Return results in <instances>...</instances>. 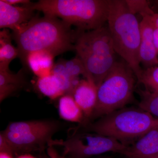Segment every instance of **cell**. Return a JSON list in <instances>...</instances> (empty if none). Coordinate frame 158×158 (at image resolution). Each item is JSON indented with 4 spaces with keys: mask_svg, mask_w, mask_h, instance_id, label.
I'll list each match as a JSON object with an SVG mask.
<instances>
[{
    "mask_svg": "<svg viewBox=\"0 0 158 158\" xmlns=\"http://www.w3.org/2000/svg\"><path fill=\"white\" fill-rule=\"evenodd\" d=\"M62 19L50 15L34 16L27 23L13 31L17 44L19 56L25 65L29 54L45 51L55 56L74 50L77 31Z\"/></svg>",
    "mask_w": 158,
    "mask_h": 158,
    "instance_id": "obj_1",
    "label": "cell"
},
{
    "mask_svg": "<svg viewBox=\"0 0 158 158\" xmlns=\"http://www.w3.org/2000/svg\"><path fill=\"white\" fill-rule=\"evenodd\" d=\"M107 22L115 52L129 65L139 82L143 70L139 60L140 23L126 0H109Z\"/></svg>",
    "mask_w": 158,
    "mask_h": 158,
    "instance_id": "obj_2",
    "label": "cell"
},
{
    "mask_svg": "<svg viewBox=\"0 0 158 158\" xmlns=\"http://www.w3.org/2000/svg\"><path fill=\"white\" fill-rule=\"evenodd\" d=\"M74 50L88 74L98 88L116 61L113 40L107 27L87 31H77Z\"/></svg>",
    "mask_w": 158,
    "mask_h": 158,
    "instance_id": "obj_3",
    "label": "cell"
},
{
    "mask_svg": "<svg viewBox=\"0 0 158 158\" xmlns=\"http://www.w3.org/2000/svg\"><path fill=\"white\" fill-rule=\"evenodd\" d=\"M32 5L34 10L58 18L80 31L99 28L107 21L109 0H40Z\"/></svg>",
    "mask_w": 158,
    "mask_h": 158,
    "instance_id": "obj_4",
    "label": "cell"
},
{
    "mask_svg": "<svg viewBox=\"0 0 158 158\" xmlns=\"http://www.w3.org/2000/svg\"><path fill=\"white\" fill-rule=\"evenodd\" d=\"M158 126V119L140 107L123 108L84 125L88 131L120 141L138 139Z\"/></svg>",
    "mask_w": 158,
    "mask_h": 158,
    "instance_id": "obj_5",
    "label": "cell"
},
{
    "mask_svg": "<svg viewBox=\"0 0 158 158\" xmlns=\"http://www.w3.org/2000/svg\"><path fill=\"white\" fill-rule=\"evenodd\" d=\"M135 79L134 71L126 62L116 61L98 88L97 102L91 119L125 107L132 99Z\"/></svg>",
    "mask_w": 158,
    "mask_h": 158,
    "instance_id": "obj_6",
    "label": "cell"
},
{
    "mask_svg": "<svg viewBox=\"0 0 158 158\" xmlns=\"http://www.w3.org/2000/svg\"><path fill=\"white\" fill-rule=\"evenodd\" d=\"M60 128L53 120L17 121L9 123L1 133L11 147L14 155L43 151L48 146L53 136Z\"/></svg>",
    "mask_w": 158,
    "mask_h": 158,
    "instance_id": "obj_7",
    "label": "cell"
},
{
    "mask_svg": "<svg viewBox=\"0 0 158 158\" xmlns=\"http://www.w3.org/2000/svg\"><path fill=\"white\" fill-rule=\"evenodd\" d=\"M88 132H76L65 141L52 140L48 147L62 146L63 155L69 158H89L109 152L122 154L127 148V145L116 139Z\"/></svg>",
    "mask_w": 158,
    "mask_h": 158,
    "instance_id": "obj_8",
    "label": "cell"
},
{
    "mask_svg": "<svg viewBox=\"0 0 158 158\" xmlns=\"http://www.w3.org/2000/svg\"><path fill=\"white\" fill-rule=\"evenodd\" d=\"M35 11L31 2L22 6H12L0 0V28L17 30L34 17Z\"/></svg>",
    "mask_w": 158,
    "mask_h": 158,
    "instance_id": "obj_9",
    "label": "cell"
},
{
    "mask_svg": "<svg viewBox=\"0 0 158 158\" xmlns=\"http://www.w3.org/2000/svg\"><path fill=\"white\" fill-rule=\"evenodd\" d=\"M98 87L92 80H80L74 88L71 94L81 109L85 118V124L89 122L96 107Z\"/></svg>",
    "mask_w": 158,
    "mask_h": 158,
    "instance_id": "obj_10",
    "label": "cell"
},
{
    "mask_svg": "<svg viewBox=\"0 0 158 158\" xmlns=\"http://www.w3.org/2000/svg\"><path fill=\"white\" fill-rule=\"evenodd\" d=\"M141 40L139 47L140 64L146 69L155 66L158 64V52L154 42V28L145 17L140 22Z\"/></svg>",
    "mask_w": 158,
    "mask_h": 158,
    "instance_id": "obj_11",
    "label": "cell"
},
{
    "mask_svg": "<svg viewBox=\"0 0 158 158\" xmlns=\"http://www.w3.org/2000/svg\"><path fill=\"white\" fill-rule=\"evenodd\" d=\"M158 154V126L141 136L122 155L128 158H150Z\"/></svg>",
    "mask_w": 158,
    "mask_h": 158,
    "instance_id": "obj_12",
    "label": "cell"
},
{
    "mask_svg": "<svg viewBox=\"0 0 158 158\" xmlns=\"http://www.w3.org/2000/svg\"><path fill=\"white\" fill-rule=\"evenodd\" d=\"M55 57L45 51L34 52L28 55L25 65L37 78L48 76L52 73Z\"/></svg>",
    "mask_w": 158,
    "mask_h": 158,
    "instance_id": "obj_13",
    "label": "cell"
},
{
    "mask_svg": "<svg viewBox=\"0 0 158 158\" xmlns=\"http://www.w3.org/2000/svg\"><path fill=\"white\" fill-rule=\"evenodd\" d=\"M27 84L23 71L17 73L8 71H0V102L21 90Z\"/></svg>",
    "mask_w": 158,
    "mask_h": 158,
    "instance_id": "obj_14",
    "label": "cell"
},
{
    "mask_svg": "<svg viewBox=\"0 0 158 158\" xmlns=\"http://www.w3.org/2000/svg\"><path fill=\"white\" fill-rule=\"evenodd\" d=\"M36 86L41 94L52 100L60 98L69 94L65 83L58 76L53 73L48 76L37 78Z\"/></svg>",
    "mask_w": 158,
    "mask_h": 158,
    "instance_id": "obj_15",
    "label": "cell"
},
{
    "mask_svg": "<svg viewBox=\"0 0 158 158\" xmlns=\"http://www.w3.org/2000/svg\"><path fill=\"white\" fill-rule=\"evenodd\" d=\"M58 110L62 119L84 125L85 118L83 111L72 94H65L59 98Z\"/></svg>",
    "mask_w": 158,
    "mask_h": 158,
    "instance_id": "obj_16",
    "label": "cell"
},
{
    "mask_svg": "<svg viewBox=\"0 0 158 158\" xmlns=\"http://www.w3.org/2000/svg\"><path fill=\"white\" fill-rule=\"evenodd\" d=\"M12 37L7 29L0 32V71L9 70V64L19 56L18 49L11 43Z\"/></svg>",
    "mask_w": 158,
    "mask_h": 158,
    "instance_id": "obj_17",
    "label": "cell"
},
{
    "mask_svg": "<svg viewBox=\"0 0 158 158\" xmlns=\"http://www.w3.org/2000/svg\"><path fill=\"white\" fill-rule=\"evenodd\" d=\"M139 107L158 119V93L151 91L143 92Z\"/></svg>",
    "mask_w": 158,
    "mask_h": 158,
    "instance_id": "obj_18",
    "label": "cell"
},
{
    "mask_svg": "<svg viewBox=\"0 0 158 158\" xmlns=\"http://www.w3.org/2000/svg\"><path fill=\"white\" fill-rule=\"evenodd\" d=\"M63 62L65 69L71 77L74 80H79L80 75L83 76L85 79L88 77V74L81 60L77 56L69 60H64Z\"/></svg>",
    "mask_w": 158,
    "mask_h": 158,
    "instance_id": "obj_19",
    "label": "cell"
},
{
    "mask_svg": "<svg viewBox=\"0 0 158 158\" xmlns=\"http://www.w3.org/2000/svg\"><path fill=\"white\" fill-rule=\"evenodd\" d=\"M139 82L150 89L151 92L158 93V66L143 70Z\"/></svg>",
    "mask_w": 158,
    "mask_h": 158,
    "instance_id": "obj_20",
    "label": "cell"
},
{
    "mask_svg": "<svg viewBox=\"0 0 158 158\" xmlns=\"http://www.w3.org/2000/svg\"><path fill=\"white\" fill-rule=\"evenodd\" d=\"M130 11L135 15L140 14L141 16L148 15L153 13L154 11L150 8L147 1L142 0H126Z\"/></svg>",
    "mask_w": 158,
    "mask_h": 158,
    "instance_id": "obj_21",
    "label": "cell"
},
{
    "mask_svg": "<svg viewBox=\"0 0 158 158\" xmlns=\"http://www.w3.org/2000/svg\"><path fill=\"white\" fill-rule=\"evenodd\" d=\"M0 152H7L14 155L11 147L2 133H0Z\"/></svg>",
    "mask_w": 158,
    "mask_h": 158,
    "instance_id": "obj_22",
    "label": "cell"
},
{
    "mask_svg": "<svg viewBox=\"0 0 158 158\" xmlns=\"http://www.w3.org/2000/svg\"><path fill=\"white\" fill-rule=\"evenodd\" d=\"M143 17L147 18L155 29L158 28V13L154 12L152 14L144 15Z\"/></svg>",
    "mask_w": 158,
    "mask_h": 158,
    "instance_id": "obj_23",
    "label": "cell"
},
{
    "mask_svg": "<svg viewBox=\"0 0 158 158\" xmlns=\"http://www.w3.org/2000/svg\"><path fill=\"white\" fill-rule=\"evenodd\" d=\"M48 156L47 158H69L64 155L60 156L55 151L52 147H49Z\"/></svg>",
    "mask_w": 158,
    "mask_h": 158,
    "instance_id": "obj_24",
    "label": "cell"
},
{
    "mask_svg": "<svg viewBox=\"0 0 158 158\" xmlns=\"http://www.w3.org/2000/svg\"><path fill=\"white\" fill-rule=\"evenodd\" d=\"M4 1L9 5L12 6H16V5L19 4L25 5L31 2V1L29 0H4Z\"/></svg>",
    "mask_w": 158,
    "mask_h": 158,
    "instance_id": "obj_25",
    "label": "cell"
},
{
    "mask_svg": "<svg viewBox=\"0 0 158 158\" xmlns=\"http://www.w3.org/2000/svg\"><path fill=\"white\" fill-rule=\"evenodd\" d=\"M154 42L158 52V28L154 29L153 34Z\"/></svg>",
    "mask_w": 158,
    "mask_h": 158,
    "instance_id": "obj_26",
    "label": "cell"
},
{
    "mask_svg": "<svg viewBox=\"0 0 158 158\" xmlns=\"http://www.w3.org/2000/svg\"><path fill=\"white\" fill-rule=\"evenodd\" d=\"M13 156L8 153L0 152V158H14Z\"/></svg>",
    "mask_w": 158,
    "mask_h": 158,
    "instance_id": "obj_27",
    "label": "cell"
},
{
    "mask_svg": "<svg viewBox=\"0 0 158 158\" xmlns=\"http://www.w3.org/2000/svg\"><path fill=\"white\" fill-rule=\"evenodd\" d=\"M16 158H37L29 153L23 154L18 156Z\"/></svg>",
    "mask_w": 158,
    "mask_h": 158,
    "instance_id": "obj_28",
    "label": "cell"
},
{
    "mask_svg": "<svg viewBox=\"0 0 158 158\" xmlns=\"http://www.w3.org/2000/svg\"><path fill=\"white\" fill-rule=\"evenodd\" d=\"M150 158H158V154L157 155L154 156Z\"/></svg>",
    "mask_w": 158,
    "mask_h": 158,
    "instance_id": "obj_29",
    "label": "cell"
},
{
    "mask_svg": "<svg viewBox=\"0 0 158 158\" xmlns=\"http://www.w3.org/2000/svg\"></svg>",
    "mask_w": 158,
    "mask_h": 158,
    "instance_id": "obj_30",
    "label": "cell"
}]
</instances>
